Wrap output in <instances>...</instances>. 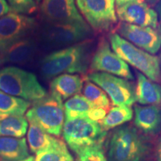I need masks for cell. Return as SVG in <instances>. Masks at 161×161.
<instances>
[{
  "label": "cell",
  "instance_id": "6da1fadb",
  "mask_svg": "<svg viewBox=\"0 0 161 161\" xmlns=\"http://www.w3.org/2000/svg\"><path fill=\"white\" fill-rule=\"evenodd\" d=\"M90 49L91 43L85 40L52 52L40 62V72L46 78L62 74L85 73L90 61Z\"/></svg>",
  "mask_w": 161,
  "mask_h": 161
},
{
  "label": "cell",
  "instance_id": "7a4b0ae2",
  "mask_svg": "<svg viewBox=\"0 0 161 161\" xmlns=\"http://www.w3.org/2000/svg\"><path fill=\"white\" fill-rule=\"evenodd\" d=\"M107 149L109 161H143L149 146L134 127L121 125L112 132Z\"/></svg>",
  "mask_w": 161,
  "mask_h": 161
},
{
  "label": "cell",
  "instance_id": "3957f363",
  "mask_svg": "<svg viewBox=\"0 0 161 161\" xmlns=\"http://www.w3.org/2000/svg\"><path fill=\"white\" fill-rule=\"evenodd\" d=\"M25 118L29 123L58 137L62 134L66 118L63 100L50 92L45 97L33 102L26 112Z\"/></svg>",
  "mask_w": 161,
  "mask_h": 161
},
{
  "label": "cell",
  "instance_id": "277c9868",
  "mask_svg": "<svg viewBox=\"0 0 161 161\" xmlns=\"http://www.w3.org/2000/svg\"><path fill=\"white\" fill-rule=\"evenodd\" d=\"M0 90L28 102H35L48 94L35 74L16 66L0 70Z\"/></svg>",
  "mask_w": 161,
  "mask_h": 161
},
{
  "label": "cell",
  "instance_id": "5b68a950",
  "mask_svg": "<svg viewBox=\"0 0 161 161\" xmlns=\"http://www.w3.org/2000/svg\"><path fill=\"white\" fill-rule=\"evenodd\" d=\"M62 135L67 146L76 153L86 147L104 145L108 133L100 122L87 118H75L66 119Z\"/></svg>",
  "mask_w": 161,
  "mask_h": 161
},
{
  "label": "cell",
  "instance_id": "8992f818",
  "mask_svg": "<svg viewBox=\"0 0 161 161\" xmlns=\"http://www.w3.org/2000/svg\"><path fill=\"white\" fill-rule=\"evenodd\" d=\"M110 46L125 62L129 64L156 83L161 82V69L158 57L139 49L116 33L109 35Z\"/></svg>",
  "mask_w": 161,
  "mask_h": 161
},
{
  "label": "cell",
  "instance_id": "52a82bcc",
  "mask_svg": "<svg viewBox=\"0 0 161 161\" xmlns=\"http://www.w3.org/2000/svg\"><path fill=\"white\" fill-rule=\"evenodd\" d=\"M86 80L100 86L109 96L114 105L130 107L136 102V90L127 79L106 72H91Z\"/></svg>",
  "mask_w": 161,
  "mask_h": 161
},
{
  "label": "cell",
  "instance_id": "ba28073f",
  "mask_svg": "<svg viewBox=\"0 0 161 161\" xmlns=\"http://www.w3.org/2000/svg\"><path fill=\"white\" fill-rule=\"evenodd\" d=\"M92 29L84 24L47 23L42 31V38L46 45L53 48L68 47L89 40Z\"/></svg>",
  "mask_w": 161,
  "mask_h": 161
},
{
  "label": "cell",
  "instance_id": "9c48e42d",
  "mask_svg": "<svg viewBox=\"0 0 161 161\" xmlns=\"http://www.w3.org/2000/svg\"><path fill=\"white\" fill-rule=\"evenodd\" d=\"M34 17L9 12L0 18V52L29 35L37 28Z\"/></svg>",
  "mask_w": 161,
  "mask_h": 161
},
{
  "label": "cell",
  "instance_id": "30bf717a",
  "mask_svg": "<svg viewBox=\"0 0 161 161\" xmlns=\"http://www.w3.org/2000/svg\"><path fill=\"white\" fill-rule=\"evenodd\" d=\"M76 4L95 31H108L117 22L115 0H76Z\"/></svg>",
  "mask_w": 161,
  "mask_h": 161
},
{
  "label": "cell",
  "instance_id": "8fae6325",
  "mask_svg": "<svg viewBox=\"0 0 161 161\" xmlns=\"http://www.w3.org/2000/svg\"><path fill=\"white\" fill-rule=\"evenodd\" d=\"M90 69L93 72H106L125 79L134 80L129 66L110 48L106 40H102L90 60Z\"/></svg>",
  "mask_w": 161,
  "mask_h": 161
},
{
  "label": "cell",
  "instance_id": "7c38bea8",
  "mask_svg": "<svg viewBox=\"0 0 161 161\" xmlns=\"http://www.w3.org/2000/svg\"><path fill=\"white\" fill-rule=\"evenodd\" d=\"M116 31L120 37L151 55L156 54L161 48V25L154 29L122 22Z\"/></svg>",
  "mask_w": 161,
  "mask_h": 161
},
{
  "label": "cell",
  "instance_id": "4fadbf2b",
  "mask_svg": "<svg viewBox=\"0 0 161 161\" xmlns=\"http://www.w3.org/2000/svg\"><path fill=\"white\" fill-rule=\"evenodd\" d=\"M40 11L47 23H86L78 11L75 0H43Z\"/></svg>",
  "mask_w": 161,
  "mask_h": 161
},
{
  "label": "cell",
  "instance_id": "5bb4252c",
  "mask_svg": "<svg viewBox=\"0 0 161 161\" xmlns=\"http://www.w3.org/2000/svg\"><path fill=\"white\" fill-rule=\"evenodd\" d=\"M116 14L124 23L154 29L160 26L158 13L149 7L145 0H137L116 7Z\"/></svg>",
  "mask_w": 161,
  "mask_h": 161
},
{
  "label": "cell",
  "instance_id": "9a60e30c",
  "mask_svg": "<svg viewBox=\"0 0 161 161\" xmlns=\"http://www.w3.org/2000/svg\"><path fill=\"white\" fill-rule=\"evenodd\" d=\"M64 106L66 119L87 118L100 122L107 114V110L96 107L80 94H77L66 100Z\"/></svg>",
  "mask_w": 161,
  "mask_h": 161
},
{
  "label": "cell",
  "instance_id": "2e32d148",
  "mask_svg": "<svg viewBox=\"0 0 161 161\" xmlns=\"http://www.w3.org/2000/svg\"><path fill=\"white\" fill-rule=\"evenodd\" d=\"M37 51V44L33 38L26 37L0 52V64H23L31 60Z\"/></svg>",
  "mask_w": 161,
  "mask_h": 161
},
{
  "label": "cell",
  "instance_id": "e0dca14e",
  "mask_svg": "<svg viewBox=\"0 0 161 161\" xmlns=\"http://www.w3.org/2000/svg\"><path fill=\"white\" fill-rule=\"evenodd\" d=\"M134 125L145 134L159 132L161 129V108L154 105H135Z\"/></svg>",
  "mask_w": 161,
  "mask_h": 161
},
{
  "label": "cell",
  "instance_id": "ac0fdd59",
  "mask_svg": "<svg viewBox=\"0 0 161 161\" xmlns=\"http://www.w3.org/2000/svg\"><path fill=\"white\" fill-rule=\"evenodd\" d=\"M84 86V79L77 74H62L57 76L50 84V92L67 100L79 94Z\"/></svg>",
  "mask_w": 161,
  "mask_h": 161
},
{
  "label": "cell",
  "instance_id": "d6986e66",
  "mask_svg": "<svg viewBox=\"0 0 161 161\" xmlns=\"http://www.w3.org/2000/svg\"><path fill=\"white\" fill-rule=\"evenodd\" d=\"M29 156V147L25 137L0 136V160L19 161Z\"/></svg>",
  "mask_w": 161,
  "mask_h": 161
},
{
  "label": "cell",
  "instance_id": "ffe728a7",
  "mask_svg": "<svg viewBox=\"0 0 161 161\" xmlns=\"http://www.w3.org/2000/svg\"><path fill=\"white\" fill-rule=\"evenodd\" d=\"M136 102L143 105L161 107V86L141 72L137 73Z\"/></svg>",
  "mask_w": 161,
  "mask_h": 161
},
{
  "label": "cell",
  "instance_id": "44dd1931",
  "mask_svg": "<svg viewBox=\"0 0 161 161\" xmlns=\"http://www.w3.org/2000/svg\"><path fill=\"white\" fill-rule=\"evenodd\" d=\"M27 140L30 151L35 154L57 146L64 142L58 136L51 135L38 126L31 123L28 129Z\"/></svg>",
  "mask_w": 161,
  "mask_h": 161
},
{
  "label": "cell",
  "instance_id": "7402d4cb",
  "mask_svg": "<svg viewBox=\"0 0 161 161\" xmlns=\"http://www.w3.org/2000/svg\"><path fill=\"white\" fill-rule=\"evenodd\" d=\"M30 106L31 103L28 101L0 90V119L9 116H23Z\"/></svg>",
  "mask_w": 161,
  "mask_h": 161
},
{
  "label": "cell",
  "instance_id": "603a6c76",
  "mask_svg": "<svg viewBox=\"0 0 161 161\" xmlns=\"http://www.w3.org/2000/svg\"><path fill=\"white\" fill-rule=\"evenodd\" d=\"M28 128L29 122L23 116H9L0 120V136L23 138Z\"/></svg>",
  "mask_w": 161,
  "mask_h": 161
},
{
  "label": "cell",
  "instance_id": "cb8c5ba5",
  "mask_svg": "<svg viewBox=\"0 0 161 161\" xmlns=\"http://www.w3.org/2000/svg\"><path fill=\"white\" fill-rule=\"evenodd\" d=\"M133 115L134 113L130 107L116 106L108 111L100 122V124L103 129L107 131L129 122L133 119Z\"/></svg>",
  "mask_w": 161,
  "mask_h": 161
},
{
  "label": "cell",
  "instance_id": "d4e9b609",
  "mask_svg": "<svg viewBox=\"0 0 161 161\" xmlns=\"http://www.w3.org/2000/svg\"><path fill=\"white\" fill-rule=\"evenodd\" d=\"M83 96L96 107L108 110L110 102L106 92L93 82L86 80L82 88Z\"/></svg>",
  "mask_w": 161,
  "mask_h": 161
},
{
  "label": "cell",
  "instance_id": "484cf974",
  "mask_svg": "<svg viewBox=\"0 0 161 161\" xmlns=\"http://www.w3.org/2000/svg\"><path fill=\"white\" fill-rule=\"evenodd\" d=\"M35 161H74L65 142L36 154Z\"/></svg>",
  "mask_w": 161,
  "mask_h": 161
},
{
  "label": "cell",
  "instance_id": "4316f807",
  "mask_svg": "<svg viewBox=\"0 0 161 161\" xmlns=\"http://www.w3.org/2000/svg\"><path fill=\"white\" fill-rule=\"evenodd\" d=\"M78 161H108L103 145L86 147L75 153Z\"/></svg>",
  "mask_w": 161,
  "mask_h": 161
},
{
  "label": "cell",
  "instance_id": "83f0119b",
  "mask_svg": "<svg viewBox=\"0 0 161 161\" xmlns=\"http://www.w3.org/2000/svg\"><path fill=\"white\" fill-rule=\"evenodd\" d=\"M12 12L21 14H31L37 11L35 0H7Z\"/></svg>",
  "mask_w": 161,
  "mask_h": 161
},
{
  "label": "cell",
  "instance_id": "f1b7e54d",
  "mask_svg": "<svg viewBox=\"0 0 161 161\" xmlns=\"http://www.w3.org/2000/svg\"><path fill=\"white\" fill-rule=\"evenodd\" d=\"M11 11L10 6L6 0H0V18Z\"/></svg>",
  "mask_w": 161,
  "mask_h": 161
},
{
  "label": "cell",
  "instance_id": "f546056e",
  "mask_svg": "<svg viewBox=\"0 0 161 161\" xmlns=\"http://www.w3.org/2000/svg\"><path fill=\"white\" fill-rule=\"evenodd\" d=\"M156 158L157 160L161 161V136L159 138L156 146Z\"/></svg>",
  "mask_w": 161,
  "mask_h": 161
},
{
  "label": "cell",
  "instance_id": "4dcf8cb0",
  "mask_svg": "<svg viewBox=\"0 0 161 161\" xmlns=\"http://www.w3.org/2000/svg\"><path fill=\"white\" fill-rule=\"evenodd\" d=\"M137 1V0H115V3L116 5V7H120V6L125 5L126 4L134 3V2Z\"/></svg>",
  "mask_w": 161,
  "mask_h": 161
},
{
  "label": "cell",
  "instance_id": "1f68e13d",
  "mask_svg": "<svg viewBox=\"0 0 161 161\" xmlns=\"http://www.w3.org/2000/svg\"><path fill=\"white\" fill-rule=\"evenodd\" d=\"M156 9H157V13L160 16V25H161V0L159 2L158 5H156Z\"/></svg>",
  "mask_w": 161,
  "mask_h": 161
},
{
  "label": "cell",
  "instance_id": "d6a6232c",
  "mask_svg": "<svg viewBox=\"0 0 161 161\" xmlns=\"http://www.w3.org/2000/svg\"><path fill=\"white\" fill-rule=\"evenodd\" d=\"M147 4H149L151 6H156L160 0H146Z\"/></svg>",
  "mask_w": 161,
  "mask_h": 161
},
{
  "label": "cell",
  "instance_id": "836d02e7",
  "mask_svg": "<svg viewBox=\"0 0 161 161\" xmlns=\"http://www.w3.org/2000/svg\"><path fill=\"white\" fill-rule=\"evenodd\" d=\"M19 161H35V158L34 156H29V158L25 159V160H19Z\"/></svg>",
  "mask_w": 161,
  "mask_h": 161
},
{
  "label": "cell",
  "instance_id": "e575fe53",
  "mask_svg": "<svg viewBox=\"0 0 161 161\" xmlns=\"http://www.w3.org/2000/svg\"><path fill=\"white\" fill-rule=\"evenodd\" d=\"M159 60H160V69H161V52H160V58H159Z\"/></svg>",
  "mask_w": 161,
  "mask_h": 161
},
{
  "label": "cell",
  "instance_id": "d590c367",
  "mask_svg": "<svg viewBox=\"0 0 161 161\" xmlns=\"http://www.w3.org/2000/svg\"><path fill=\"white\" fill-rule=\"evenodd\" d=\"M37 1H38V2H40V1H41V0H37Z\"/></svg>",
  "mask_w": 161,
  "mask_h": 161
},
{
  "label": "cell",
  "instance_id": "8d00e7d4",
  "mask_svg": "<svg viewBox=\"0 0 161 161\" xmlns=\"http://www.w3.org/2000/svg\"><path fill=\"white\" fill-rule=\"evenodd\" d=\"M0 120H2V119H0Z\"/></svg>",
  "mask_w": 161,
  "mask_h": 161
}]
</instances>
